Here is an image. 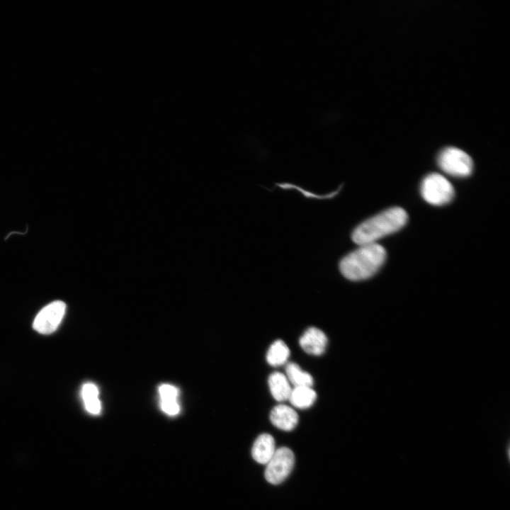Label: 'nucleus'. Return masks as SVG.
Here are the masks:
<instances>
[{"label":"nucleus","instance_id":"11","mask_svg":"<svg viewBox=\"0 0 510 510\" xmlns=\"http://www.w3.org/2000/svg\"><path fill=\"white\" fill-rule=\"evenodd\" d=\"M317 394L312 387L301 386L293 387L288 400L298 409H307L315 402Z\"/></svg>","mask_w":510,"mask_h":510},{"label":"nucleus","instance_id":"15","mask_svg":"<svg viewBox=\"0 0 510 510\" xmlns=\"http://www.w3.org/2000/svg\"><path fill=\"white\" fill-rule=\"evenodd\" d=\"M160 407L162 411L169 416H175L180 412V406L177 400L161 401Z\"/></svg>","mask_w":510,"mask_h":510},{"label":"nucleus","instance_id":"17","mask_svg":"<svg viewBox=\"0 0 510 510\" xmlns=\"http://www.w3.org/2000/svg\"><path fill=\"white\" fill-rule=\"evenodd\" d=\"M86 410L91 414H98L101 410V404L98 398L84 400Z\"/></svg>","mask_w":510,"mask_h":510},{"label":"nucleus","instance_id":"3","mask_svg":"<svg viewBox=\"0 0 510 510\" xmlns=\"http://www.w3.org/2000/svg\"><path fill=\"white\" fill-rule=\"evenodd\" d=\"M421 194L427 203L434 205H442L453 199L454 188L443 176L433 173L429 174L422 181Z\"/></svg>","mask_w":510,"mask_h":510},{"label":"nucleus","instance_id":"5","mask_svg":"<svg viewBox=\"0 0 510 510\" xmlns=\"http://www.w3.org/2000/svg\"><path fill=\"white\" fill-rule=\"evenodd\" d=\"M294 464L295 456L290 448L280 447L276 449L266 464L264 472L266 480L272 484L283 482L290 475Z\"/></svg>","mask_w":510,"mask_h":510},{"label":"nucleus","instance_id":"6","mask_svg":"<svg viewBox=\"0 0 510 510\" xmlns=\"http://www.w3.org/2000/svg\"><path fill=\"white\" fill-rule=\"evenodd\" d=\"M66 305L60 300H55L44 307L37 314L33 322V328L42 334L54 332L60 325L65 313Z\"/></svg>","mask_w":510,"mask_h":510},{"label":"nucleus","instance_id":"1","mask_svg":"<svg viewBox=\"0 0 510 510\" xmlns=\"http://www.w3.org/2000/svg\"><path fill=\"white\" fill-rule=\"evenodd\" d=\"M385 259L386 251L380 244L361 245L341 259L339 269L346 278L353 281L362 280L373 276L382 266Z\"/></svg>","mask_w":510,"mask_h":510},{"label":"nucleus","instance_id":"2","mask_svg":"<svg viewBox=\"0 0 510 510\" xmlns=\"http://www.w3.org/2000/svg\"><path fill=\"white\" fill-rule=\"evenodd\" d=\"M407 214L402 208L394 207L369 218L353 232L352 239L359 245L375 243L382 237L400 230L407 221Z\"/></svg>","mask_w":510,"mask_h":510},{"label":"nucleus","instance_id":"12","mask_svg":"<svg viewBox=\"0 0 510 510\" xmlns=\"http://www.w3.org/2000/svg\"><path fill=\"white\" fill-rule=\"evenodd\" d=\"M285 376L290 385L295 387H312L313 378L310 373L302 370L295 363H288L285 366Z\"/></svg>","mask_w":510,"mask_h":510},{"label":"nucleus","instance_id":"9","mask_svg":"<svg viewBox=\"0 0 510 510\" xmlns=\"http://www.w3.org/2000/svg\"><path fill=\"white\" fill-rule=\"evenodd\" d=\"M276 450L273 437L268 434H262L256 438L252 446L251 455L258 463L266 465Z\"/></svg>","mask_w":510,"mask_h":510},{"label":"nucleus","instance_id":"4","mask_svg":"<svg viewBox=\"0 0 510 510\" xmlns=\"http://www.w3.org/2000/svg\"><path fill=\"white\" fill-rule=\"evenodd\" d=\"M438 164L444 172L458 177L469 176L473 168L471 157L463 150L453 147L445 148L440 152Z\"/></svg>","mask_w":510,"mask_h":510},{"label":"nucleus","instance_id":"16","mask_svg":"<svg viewBox=\"0 0 510 510\" xmlns=\"http://www.w3.org/2000/svg\"><path fill=\"white\" fill-rule=\"evenodd\" d=\"M81 396L83 400L97 398L98 397V387L91 382L84 384L81 390Z\"/></svg>","mask_w":510,"mask_h":510},{"label":"nucleus","instance_id":"13","mask_svg":"<svg viewBox=\"0 0 510 510\" xmlns=\"http://www.w3.org/2000/svg\"><path fill=\"white\" fill-rule=\"evenodd\" d=\"M290 356L288 346L282 340H276L269 347L267 354V362L272 366H280L285 364Z\"/></svg>","mask_w":510,"mask_h":510},{"label":"nucleus","instance_id":"7","mask_svg":"<svg viewBox=\"0 0 510 510\" xmlns=\"http://www.w3.org/2000/svg\"><path fill=\"white\" fill-rule=\"evenodd\" d=\"M299 343L306 353L319 356L325 351L327 338L322 330L316 327H310L300 338Z\"/></svg>","mask_w":510,"mask_h":510},{"label":"nucleus","instance_id":"10","mask_svg":"<svg viewBox=\"0 0 510 510\" xmlns=\"http://www.w3.org/2000/svg\"><path fill=\"white\" fill-rule=\"evenodd\" d=\"M268 383L270 392L276 401L288 400L293 387L285 374L280 372L271 373L268 377Z\"/></svg>","mask_w":510,"mask_h":510},{"label":"nucleus","instance_id":"8","mask_svg":"<svg viewBox=\"0 0 510 510\" xmlns=\"http://www.w3.org/2000/svg\"><path fill=\"white\" fill-rule=\"evenodd\" d=\"M270 420L278 429L289 431L295 429L298 424V415L292 407L280 404L272 409Z\"/></svg>","mask_w":510,"mask_h":510},{"label":"nucleus","instance_id":"14","mask_svg":"<svg viewBox=\"0 0 510 510\" xmlns=\"http://www.w3.org/2000/svg\"><path fill=\"white\" fill-rule=\"evenodd\" d=\"M161 401L176 400L178 395V389L169 384H163L159 387Z\"/></svg>","mask_w":510,"mask_h":510}]
</instances>
